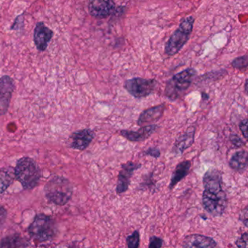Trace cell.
I'll use <instances>...</instances> for the list:
<instances>
[{"instance_id": "obj_1", "label": "cell", "mask_w": 248, "mask_h": 248, "mask_svg": "<svg viewBox=\"0 0 248 248\" xmlns=\"http://www.w3.org/2000/svg\"><path fill=\"white\" fill-rule=\"evenodd\" d=\"M202 183V204L204 209L213 217H221L228 205L227 195L222 187V173L218 169L211 168L204 174Z\"/></svg>"}, {"instance_id": "obj_9", "label": "cell", "mask_w": 248, "mask_h": 248, "mask_svg": "<svg viewBox=\"0 0 248 248\" xmlns=\"http://www.w3.org/2000/svg\"><path fill=\"white\" fill-rule=\"evenodd\" d=\"M15 84L9 76L0 78V116L6 114L14 91Z\"/></svg>"}, {"instance_id": "obj_26", "label": "cell", "mask_w": 248, "mask_h": 248, "mask_svg": "<svg viewBox=\"0 0 248 248\" xmlns=\"http://www.w3.org/2000/svg\"><path fill=\"white\" fill-rule=\"evenodd\" d=\"M23 26H24V17H23V14H21L17 16V17L15 19L14 23L12 25L10 29L11 30H19Z\"/></svg>"}, {"instance_id": "obj_7", "label": "cell", "mask_w": 248, "mask_h": 248, "mask_svg": "<svg viewBox=\"0 0 248 248\" xmlns=\"http://www.w3.org/2000/svg\"><path fill=\"white\" fill-rule=\"evenodd\" d=\"M55 232L52 220L49 217L39 214L36 216L29 227V234L38 241H46L52 237Z\"/></svg>"}, {"instance_id": "obj_16", "label": "cell", "mask_w": 248, "mask_h": 248, "mask_svg": "<svg viewBox=\"0 0 248 248\" xmlns=\"http://www.w3.org/2000/svg\"><path fill=\"white\" fill-rule=\"evenodd\" d=\"M95 138V132L90 128L80 130L71 134V148L78 150H85Z\"/></svg>"}, {"instance_id": "obj_15", "label": "cell", "mask_w": 248, "mask_h": 248, "mask_svg": "<svg viewBox=\"0 0 248 248\" xmlns=\"http://www.w3.org/2000/svg\"><path fill=\"white\" fill-rule=\"evenodd\" d=\"M183 248H215L217 243L212 237L200 234L186 236L182 243Z\"/></svg>"}, {"instance_id": "obj_8", "label": "cell", "mask_w": 248, "mask_h": 248, "mask_svg": "<svg viewBox=\"0 0 248 248\" xmlns=\"http://www.w3.org/2000/svg\"><path fill=\"white\" fill-rule=\"evenodd\" d=\"M142 167L140 163L128 161L121 166V169L118 174L117 184H116V192L118 195L125 193L128 190L131 179L135 170Z\"/></svg>"}, {"instance_id": "obj_29", "label": "cell", "mask_w": 248, "mask_h": 248, "mask_svg": "<svg viewBox=\"0 0 248 248\" xmlns=\"http://www.w3.org/2000/svg\"><path fill=\"white\" fill-rule=\"evenodd\" d=\"M240 220L245 224L246 227H248V206L242 211L240 215Z\"/></svg>"}, {"instance_id": "obj_2", "label": "cell", "mask_w": 248, "mask_h": 248, "mask_svg": "<svg viewBox=\"0 0 248 248\" xmlns=\"http://www.w3.org/2000/svg\"><path fill=\"white\" fill-rule=\"evenodd\" d=\"M197 74L195 68H187L175 74L166 82L165 96L171 102L179 100L189 90Z\"/></svg>"}, {"instance_id": "obj_14", "label": "cell", "mask_w": 248, "mask_h": 248, "mask_svg": "<svg viewBox=\"0 0 248 248\" xmlns=\"http://www.w3.org/2000/svg\"><path fill=\"white\" fill-rule=\"evenodd\" d=\"M166 106L160 104L158 106H153L149 108L146 109L141 112L137 121V124L140 126L151 125L158 122L163 117L165 111Z\"/></svg>"}, {"instance_id": "obj_12", "label": "cell", "mask_w": 248, "mask_h": 248, "mask_svg": "<svg viewBox=\"0 0 248 248\" xmlns=\"http://www.w3.org/2000/svg\"><path fill=\"white\" fill-rule=\"evenodd\" d=\"M160 128L157 124L144 125L141 127L137 131H131V130L122 129L119 131V134L124 138L130 141L138 142V141H144L149 138L154 133Z\"/></svg>"}, {"instance_id": "obj_5", "label": "cell", "mask_w": 248, "mask_h": 248, "mask_svg": "<svg viewBox=\"0 0 248 248\" xmlns=\"http://www.w3.org/2000/svg\"><path fill=\"white\" fill-rule=\"evenodd\" d=\"M45 192L50 201L56 205H64L71 199L72 185L66 178L55 176L45 185Z\"/></svg>"}, {"instance_id": "obj_28", "label": "cell", "mask_w": 248, "mask_h": 248, "mask_svg": "<svg viewBox=\"0 0 248 248\" xmlns=\"http://www.w3.org/2000/svg\"><path fill=\"white\" fill-rule=\"evenodd\" d=\"M248 119H243V121H241L240 123V125H239V127H240V131H241L242 134H243V137L246 139V140H248Z\"/></svg>"}, {"instance_id": "obj_30", "label": "cell", "mask_w": 248, "mask_h": 248, "mask_svg": "<svg viewBox=\"0 0 248 248\" xmlns=\"http://www.w3.org/2000/svg\"><path fill=\"white\" fill-rule=\"evenodd\" d=\"M7 217V213L2 206L0 205V225L3 224Z\"/></svg>"}, {"instance_id": "obj_3", "label": "cell", "mask_w": 248, "mask_h": 248, "mask_svg": "<svg viewBox=\"0 0 248 248\" xmlns=\"http://www.w3.org/2000/svg\"><path fill=\"white\" fill-rule=\"evenodd\" d=\"M195 17L188 16L181 21L179 28L173 32L165 47V53L167 56H173L179 53L187 43L193 31Z\"/></svg>"}, {"instance_id": "obj_27", "label": "cell", "mask_w": 248, "mask_h": 248, "mask_svg": "<svg viewBox=\"0 0 248 248\" xmlns=\"http://www.w3.org/2000/svg\"><path fill=\"white\" fill-rule=\"evenodd\" d=\"M248 232L243 233L235 242V245L238 248H248Z\"/></svg>"}, {"instance_id": "obj_11", "label": "cell", "mask_w": 248, "mask_h": 248, "mask_svg": "<svg viewBox=\"0 0 248 248\" xmlns=\"http://www.w3.org/2000/svg\"><path fill=\"white\" fill-rule=\"evenodd\" d=\"M114 0H90L88 10L93 17L105 18L113 14L115 11Z\"/></svg>"}, {"instance_id": "obj_17", "label": "cell", "mask_w": 248, "mask_h": 248, "mask_svg": "<svg viewBox=\"0 0 248 248\" xmlns=\"http://www.w3.org/2000/svg\"><path fill=\"white\" fill-rule=\"evenodd\" d=\"M191 168H192V162L189 160H183L176 166V169L172 173L171 179H170V185H169L170 190L174 189L175 186L181 181L183 180L189 174Z\"/></svg>"}, {"instance_id": "obj_10", "label": "cell", "mask_w": 248, "mask_h": 248, "mask_svg": "<svg viewBox=\"0 0 248 248\" xmlns=\"http://www.w3.org/2000/svg\"><path fill=\"white\" fill-rule=\"evenodd\" d=\"M196 128L195 125L188 127L185 131L179 134L172 148V153L176 155H182L195 143Z\"/></svg>"}, {"instance_id": "obj_31", "label": "cell", "mask_w": 248, "mask_h": 248, "mask_svg": "<svg viewBox=\"0 0 248 248\" xmlns=\"http://www.w3.org/2000/svg\"><path fill=\"white\" fill-rule=\"evenodd\" d=\"M248 78H246V82H245V92H246V94H248Z\"/></svg>"}, {"instance_id": "obj_22", "label": "cell", "mask_w": 248, "mask_h": 248, "mask_svg": "<svg viewBox=\"0 0 248 248\" xmlns=\"http://www.w3.org/2000/svg\"><path fill=\"white\" fill-rule=\"evenodd\" d=\"M128 248H138L140 245V233L138 230H135L131 235L126 237Z\"/></svg>"}, {"instance_id": "obj_23", "label": "cell", "mask_w": 248, "mask_h": 248, "mask_svg": "<svg viewBox=\"0 0 248 248\" xmlns=\"http://www.w3.org/2000/svg\"><path fill=\"white\" fill-rule=\"evenodd\" d=\"M230 141L233 146L237 147V148H240V147H244L246 146V141H243L241 137H239L237 134H231L230 137Z\"/></svg>"}, {"instance_id": "obj_13", "label": "cell", "mask_w": 248, "mask_h": 248, "mask_svg": "<svg viewBox=\"0 0 248 248\" xmlns=\"http://www.w3.org/2000/svg\"><path fill=\"white\" fill-rule=\"evenodd\" d=\"M53 36V31L44 22H38L33 31V42L36 49L43 52L48 47V44Z\"/></svg>"}, {"instance_id": "obj_24", "label": "cell", "mask_w": 248, "mask_h": 248, "mask_svg": "<svg viewBox=\"0 0 248 248\" xmlns=\"http://www.w3.org/2000/svg\"><path fill=\"white\" fill-rule=\"evenodd\" d=\"M143 154H144V155L149 156V157H153V158L157 159L161 156V152H160L158 147H151L144 151Z\"/></svg>"}, {"instance_id": "obj_20", "label": "cell", "mask_w": 248, "mask_h": 248, "mask_svg": "<svg viewBox=\"0 0 248 248\" xmlns=\"http://www.w3.org/2000/svg\"><path fill=\"white\" fill-rule=\"evenodd\" d=\"M27 242L19 235L5 237L0 242V248H19L25 247Z\"/></svg>"}, {"instance_id": "obj_21", "label": "cell", "mask_w": 248, "mask_h": 248, "mask_svg": "<svg viewBox=\"0 0 248 248\" xmlns=\"http://www.w3.org/2000/svg\"><path fill=\"white\" fill-rule=\"evenodd\" d=\"M231 66L234 69L239 70V71H245V70L247 69L248 66V55H243V56L235 58L231 62Z\"/></svg>"}, {"instance_id": "obj_6", "label": "cell", "mask_w": 248, "mask_h": 248, "mask_svg": "<svg viewBox=\"0 0 248 248\" xmlns=\"http://www.w3.org/2000/svg\"><path fill=\"white\" fill-rule=\"evenodd\" d=\"M158 85L159 82L155 78L134 77L125 81L124 88L132 97L141 99L153 94Z\"/></svg>"}, {"instance_id": "obj_25", "label": "cell", "mask_w": 248, "mask_h": 248, "mask_svg": "<svg viewBox=\"0 0 248 248\" xmlns=\"http://www.w3.org/2000/svg\"><path fill=\"white\" fill-rule=\"evenodd\" d=\"M163 240L157 236L150 237L148 248H162L163 246Z\"/></svg>"}, {"instance_id": "obj_18", "label": "cell", "mask_w": 248, "mask_h": 248, "mask_svg": "<svg viewBox=\"0 0 248 248\" xmlns=\"http://www.w3.org/2000/svg\"><path fill=\"white\" fill-rule=\"evenodd\" d=\"M230 167L234 171L243 173L246 171L248 165V152L245 150L234 153L229 162Z\"/></svg>"}, {"instance_id": "obj_4", "label": "cell", "mask_w": 248, "mask_h": 248, "mask_svg": "<svg viewBox=\"0 0 248 248\" xmlns=\"http://www.w3.org/2000/svg\"><path fill=\"white\" fill-rule=\"evenodd\" d=\"M15 176L24 189H32L37 185L41 170L36 162L29 157H23L17 162Z\"/></svg>"}, {"instance_id": "obj_19", "label": "cell", "mask_w": 248, "mask_h": 248, "mask_svg": "<svg viewBox=\"0 0 248 248\" xmlns=\"http://www.w3.org/2000/svg\"><path fill=\"white\" fill-rule=\"evenodd\" d=\"M15 170L12 167L0 169V194L4 192L14 181Z\"/></svg>"}]
</instances>
